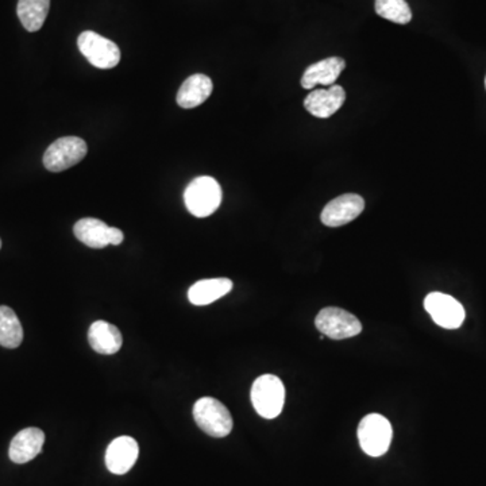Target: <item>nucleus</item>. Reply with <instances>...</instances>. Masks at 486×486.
Returning <instances> with one entry per match:
<instances>
[{
	"label": "nucleus",
	"mask_w": 486,
	"mask_h": 486,
	"mask_svg": "<svg viewBox=\"0 0 486 486\" xmlns=\"http://www.w3.org/2000/svg\"><path fill=\"white\" fill-rule=\"evenodd\" d=\"M0 248H2V241H0Z\"/></svg>",
	"instance_id": "412c9836"
},
{
	"label": "nucleus",
	"mask_w": 486,
	"mask_h": 486,
	"mask_svg": "<svg viewBox=\"0 0 486 486\" xmlns=\"http://www.w3.org/2000/svg\"><path fill=\"white\" fill-rule=\"evenodd\" d=\"M87 153H89V146L81 138H58L46 149L43 154V166L49 172L58 174L83 161Z\"/></svg>",
	"instance_id": "39448f33"
},
{
	"label": "nucleus",
	"mask_w": 486,
	"mask_h": 486,
	"mask_svg": "<svg viewBox=\"0 0 486 486\" xmlns=\"http://www.w3.org/2000/svg\"><path fill=\"white\" fill-rule=\"evenodd\" d=\"M315 324L316 328L324 336L336 339V341L353 338L362 331L361 321L357 319V316L336 307L321 310L316 316Z\"/></svg>",
	"instance_id": "0eeeda50"
},
{
	"label": "nucleus",
	"mask_w": 486,
	"mask_h": 486,
	"mask_svg": "<svg viewBox=\"0 0 486 486\" xmlns=\"http://www.w3.org/2000/svg\"><path fill=\"white\" fill-rule=\"evenodd\" d=\"M251 396L254 410L264 419H276L284 408L285 388L276 375L264 374L257 378Z\"/></svg>",
	"instance_id": "f03ea898"
},
{
	"label": "nucleus",
	"mask_w": 486,
	"mask_h": 486,
	"mask_svg": "<svg viewBox=\"0 0 486 486\" xmlns=\"http://www.w3.org/2000/svg\"><path fill=\"white\" fill-rule=\"evenodd\" d=\"M43 444H45V434L42 429L35 428V427L22 429L18 432L10 444V459L14 464H27L42 451Z\"/></svg>",
	"instance_id": "ddd939ff"
},
{
	"label": "nucleus",
	"mask_w": 486,
	"mask_h": 486,
	"mask_svg": "<svg viewBox=\"0 0 486 486\" xmlns=\"http://www.w3.org/2000/svg\"><path fill=\"white\" fill-rule=\"evenodd\" d=\"M140 447L131 436L114 439L105 451V467L112 474L122 475L130 472L137 462Z\"/></svg>",
	"instance_id": "9b49d317"
},
{
	"label": "nucleus",
	"mask_w": 486,
	"mask_h": 486,
	"mask_svg": "<svg viewBox=\"0 0 486 486\" xmlns=\"http://www.w3.org/2000/svg\"><path fill=\"white\" fill-rule=\"evenodd\" d=\"M364 210V197L356 194L342 195L331 200L321 211V223L328 228H341L357 220Z\"/></svg>",
	"instance_id": "9d476101"
},
{
	"label": "nucleus",
	"mask_w": 486,
	"mask_h": 486,
	"mask_svg": "<svg viewBox=\"0 0 486 486\" xmlns=\"http://www.w3.org/2000/svg\"><path fill=\"white\" fill-rule=\"evenodd\" d=\"M185 207L197 218L212 215L222 203V188L210 176L192 180L184 192Z\"/></svg>",
	"instance_id": "f257e3e1"
},
{
	"label": "nucleus",
	"mask_w": 486,
	"mask_h": 486,
	"mask_svg": "<svg viewBox=\"0 0 486 486\" xmlns=\"http://www.w3.org/2000/svg\"><path fill=\"white\" fill-rule=\"evenodd\" d=\"M392 424L380 413H370L359 426V441L365 454L382 457L390 450L392 442Z\"/></svg>",
	"instance_id": "20e7f679"
},
{
	"label": "nucleus",
	"mask_w": 486,
	"mask_h": 486,
	"mask_svg": "<svg viewBox=\"0 0 486 486\" xmlns=\"http://www.w3.org/2000/svg\"><path fill=\"white\" fill-rule=\"evenodd\" d=\"M346 68V61L341 58H328L318 61L305 69L302 77V86L305 89H313V87L334 86L343 69Z\"/></svg>",
	"instance_id": "4468645a"
},
{
	"label": "nucleus",
	"mask_w": 486,
	"mask_h": 486,
	"mask_svg": "<svg viewBox=\"0 0 486 486\" xmlns=\"http://www.w3.org/2000/svg\"><path fill=\"white\" fill-rule=\"evenodd\" d=\"M89 342L92 349L102 356H112L122 347L123 338L120 328L104 320L91 324L89 331Z\"/></svg>",
	"instance_id": "2eb2a0df"
},
{
	"label": "nucleus",
	"mask_w": 486,
	"mask_h": 486,
	"mask_svg": "<svg viewBox=\"0 0 486 486\" xmlns=\"http://www.w3.org/2000/svg\"><path fill=\"white\" fill-rule=\"evenodd\" d=\"M23 341V328L17 313L6 305H0V346L17 349Z\"/></svg>",
	"instance_id": "6ab92c4d"
},
{
	"label": "nucleus",
	"mask_w": 486,
	"mask_h": 486,
	"mask_svg": "<svg viewBox=\"0 0 486 486\" xmlns=\"http://www.w3.org/2000/svg\"><path fill=\"white\" fill-rule=\"evenodd\" d=\"M77 46L84 58L99 69H112L120 64V50L117 43L95 32H84L77 38Z\"/></svg>",
	"instance_id": "423d86ee"
},
{
	"label": "nucleus",
	"mask_w": 486,
	"mask_h": 486,
	"mask_svg": "<svg viewBox=\"0 0 486 486\" xmlns=\"http://www.w3.org/2000/svg\"><path fill=\"white\" fill-rule=\"evenodd\" d=\"M485 84H486V81H485Z\"/></svg>",
	"instance_id": "4be33fe9"
},
{
	"label": "nucleus",
	"mask_w": 486,
	"mask_h": 486,
	"mask_svg": "<svg viewBox=\"0 0 486 486\" xmlns=\"http://www.w3.org/2000/svg\"><path fill=\"white\" fill-rule=\"evenodd\" d=\"M346 100V92L341 86H331L330 89H315L305 100V107L313 117L328 120L333 117Z\"/></svg>",
	"instance_id": "f8f14e48"
},
{
	"label": "nucleus",
	"mask_w": 486,
	"mask_h": 486,
	"mask_svg": "<svg viewBox=\"0 0 486 486\" xmlns=\"http://www.w3.org/2000/svg\"><path fill=\"white\" fill-rule=\"evenodd\" d=\"M233 289V282L228 279L200 280L188 290V299L194 305H208L220 300Z\"/></svg>",
	"instance_id": "f3484780"
},
{
	"label": "nucleus",
	"mask_w": 486,
	"mask_h": 486,
	"mask_svg": "<svg viewBox=\"0 0 486 486\" xmlns=\"http://www.w3.org/2000/svg\"><path fill=\"white\" fill-rule=\"evenodd\" d=\"M73 233L80 242H83L84 245L91 249L107 248L108 245L118 246L125 238L120 228H110L95 218L80 220L74 225Z\"/></svg>",
	"instance_id": "1a4fd4ad"
},
{
	"label": "nucleus",
	"mask_w": 486,
	"mask_h": 486,
	"mask_svg": "<svg viewBox=\"0 0 486 486\" xmlns=\"http://www.w3.org/2000/svg\"><path fill=\"white\" fill-rule=\"evenodd\" d=\"M194 418L207 436L225 438L233 429V416L225 404L213 397H202L194 405Z\"/></svg>",
	"instance_id": "7ed1b4c3"
},
{
	"label": "nucleus",
	"mask_w": 486,
	"mask_h": 486,
	"mask_svg": "<svg viewBox=\"0 0 486 486\" xmlns=\"http://www.w3.org/2000/svg\"><path fill=\"white\" fill-rule=\"evenodd\" d=\"M374 7L377 15L398 25H407L413 19V12L405 0H375Z\"/></svg>",
	"instance_id": "aec40b11"
},
{
	"label": "nucleus",
	"mask_w": 486,
	"mask_h": 486,
	"mask_svg": "<svg viewBox=\"0 0 486 486\" xmlns=\"http://www.w3.org/2000/svg\"><path fill=\"white\" fill-rule=\"evenodd\" d=\"M50 9V0H19L17 14L27 32L35 33L42 27Z\"/></svg>",
	"instance_id": "a211bd4d"
},
{
	"label": "nucleus",
	"mask_w": 486,
	"mask_h": 486,
	"mask_svg": "<svg viewBox=\"0 0 486 486\" xmlns=\"http://www.w3.org/2000/svg\"><path fill=\"white\" fill-rule=\"evenodd\" d=\"M212 80L205 74H192L185 80L177 92V104L182 108L199 107L212 92Z\"/></svg>",
	"instance_id": "dca6fc26"
},
{
	"label": "nucleus",
	"mask_w": 486,
	"mask_h": 486,
	"mask_svg": "<svg viewBox=\"0 0 486 486\" xmlns=\"http://www.w3.org/2000/svg\"><path fill=\"white\" fill-rule=\"evenodd\" d=\"M424 308L441 328L447 330L459 328L464 323L467 313L461 303L452 296L442 292H432L424 300Z\"/></svg>",
	"instance_id": "6e6552de"
}]
</instances>
